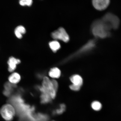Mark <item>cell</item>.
Listing matches in <instances>:
<instances>
[{
  "mask_svg": "<svg viewBox=\"0 0 121 121\" xmlns=\"http://www.w3.org/2000/svg\"><path fill=\"white\" fill-rule=\"evenodd\" d=\"M111 29L102 19L96 21L92 25V34L95 37L100 38H105L109 36Z\"/></svg>",
  "mask_w": 121,
  "mask_h": 121,
  "instance_id": "obj_1",
  "label": "cell"
},
{
  "mask_svg": "<svg viewBox=\"0 0 121 121\" xmlns=\"http://www.w3.org/2000/svg\"><path fill=\"white\" fill-rule=\"evenodd\" d=\"M16 112L14 107L9 104H6L3 106L0 110L1 116L7 121H11L16 114Z\"/></svg>",
  "mask_w": 121,
  "mask_h": 121,
  "instance_id": "obj_2",
  "label": "cell"
},
{
  "mask_svg": "<svg viewBox=\"0 0 121 121\" xmlns=\"http://www.w3.org/2000/svg\"><path fill=\"white\" fill-rule=\"evenodd\" d=\"M102 20L111 29H116L119 27L120 22L119 18L112 13H107L104 15Z\"/></svg>",
  "mask_w": 121,
  "mask_h": 121,
  "instance_id": "obj_3",
  "label": "cell"
},
{
  "mask_svg": "<svg viewBox=\"0 0 121 121\" xmlns=\"http://www.w3.org/2000/svg\"><path fill=\"white\" fill-rule=\"evenodd\" d=\"M42 86L52 99L55 98L56 96V92L54 89L51 80H50L48 77H44Z\"/></svg>",
  "mask_w": 121,
  "mask_h": 121,
  "instance_id": "obj_4",
  "label": "cell"
},
{
  "mask_svg": "<svg viewBox=\"0 0 121 121\" xmlns=\"http://www.w3.org/2000/svg\"><path fill=\"white\" fill-rule=\"evenodd\" d=\"M51 36L55 40H61L65 42H67L69 40V35L66 30L62 27H60L53 32L51 34Z\"/></svg>",
  "mask_w": 121,
  "mask_h": 121,
  "instance_id": "obj_5",
  "label": "cell"
},
{
  "mask_svg": "<svg viewBox=\"0 0 121 121\" xmlns=\"http://www.w3.org/2000/svg\"><path fill=\"white\" fill-rule=\"evenodd\" d=\"M92 2L95 9L101 11L108 7L110 4V0H92Z\"/></svg>",
  "mask_w": 121,
  "mask_h": 121,
  "instance_id": "obj_6",
  "label": "cell"
},
{
  "mask_svg": "<svg viewBox=\"0 0 121 121\" xmlns=\"http://www.w3.org/2000/svg\"><path fill=\"white\" fill-rule=\"evenodd\" d=\"M21 63V60L13 57H11L9 59L7 63L8 65V70L10 72H12L16 69L17 65Z\"/></svg>",
  "mask_w": 121,
  "mask_h": 121,
  "instance_id": "obj_7",
  "label": "cell"
},
{
  "mask_svg": "<svg viewBox=\"0 0 121 121\" xmlns=\"http://www.w3.org/2000/svg\"><path fill=\"white\" fill-rule=\"evenodd\" d=\"M70 80L73 84L80 86L82 85L83 79L79 75H75L70 77Z\"/></svg>",
  "mask_w": 121,
  "mask_h": 121,
  "instance_id": "obj_8",
  "label": "cell"
},
{
  "mask_svg": "<svg viewBox=\"0 0 121 121\" xmlns=\"http://www.w3.org/2000/svg\"><path fill=\"white\" fill-rule=\"evenodd\" d=\"M8 79L10 83L15 84L19 82L21 79V77L19 73H17L14 72L9 76Z\"/></svg>",
  "mask_w": 121,
  "mask_h": 121,
  "instance_id": "obj_9",
  "label": "cell"
},
{
  "mask_svg": "<svg viewBox=\"0 0 121 121\" xmlns=\"http://www.w3.org/2000/svg\"><path fill=\"white\" fill-rule=\"evenodd\" d=\"M26 32V30L24 26H19L16 27L14 31V33L17 37L18 39H21L23 35Z\"/></svg>",
  "mask_w": 121,
  "mask_h": 121,
  "instance_id": "obj_10",
  "label": "cell"
},
{
  "mask_svg": "<svg viewBox=\"0 0 121 121\" xmlns=\"http://www.w3.org/2000/svg\"><path fill=\"white\" fill-rule=\"evenodd\" d=\"M61 72L59 69L57 67L52 68L49 71V75L51 78H58L60 76Z\"/></svg>",
  "mask_w": 121,
  "mask_h": 121,
  "instance_id": "obj_11",
  "label": "cell"
},
{
  "mask_svg": "<svg viewBox=\"0 0 121 121\" xmlns=\"http://www.w3.org/2000/svg\"><path fill=\"white\" fill-rule=\"evenodd\" d=\"M52 99L46 92L41 93L40 96L41 102L42 104H45L50 102Z\"/></svg>",
  "mask_w": 121,
  "mask_h": 121,
  "instance_id": "obj_12",
  "label": "cell"
},
{
  "mask_svg": "<svg viewBox=\"0 0 121 121\" xmlns=\"http://www.w3.org/2000/svg\"><path fill=\"white\" fill-rule=\"evenodd\" d=\"M50 48L54 52H56L60 49V45L59 42L56 40L53 41L49 43Z\"/></svg>",
  "mask_w": 121,
  "mask_h": 121,
  "instance_id": "obj_13",
  "label": "cell"
},
{
  "mask_svg": "<svg viewBox=\"0 0 121 121\" xmlns=\"http://www.w3.org/2000/svg\"><path fill=\"white\" fill-rule=\"evenodd\" d=\"M66 109V106L64 104H60L59 108L54 110L53 113L54 115H59L63 113Z\"/></svg>",
  "mask_w": 121,
  "mask_h": 121,
  "instance_id": "obj_14",
  "label": "cell"
},
{
  "mask_svg": "<svg viewBox=\"0 0 121 121\" xmlns=\"http://www.w3.org/2000/svg\"><path fill=\"white\" fill-rule=\"evenodd\" d=\"M91 106L93 110L96 111H99L102 108V104L98 101H95L92 102Z\"/></svg>",
  "mask_w": 121,
  "mask_h": 121,
  "instance_id": "obj_15",
  "label": "cell"
},
{
  "mask_svg": "<svg viewBox=\"0 0 121 121\" xmlns=\"http://www.w3.org/2000/svg\"><path fill=\"white\" fill-rule=\"evenodd\" d=\"M33 3L32 0H19V3L22 6H30Z\"/></svg>",
  "mask_w": 121,
  "mask_h": 121,
  "instance_id": "obj_16",
  "label": "cell"
},
{
  "mask_svg": "<svg viewBox=\"0 0 121 121\" xmlns=\"http://www.w3.org/2000/svg\"><path fill=\"white\" fill-rule=\"evenodd\" d=\"M51 82L52 83L53 86L54 88V90H55L56 92H57L58 90V82L55 80L52 79L51 80Z\"/></svg>",
  "mask_w": 121,
  "mask_h": 121,
  "instance_id": "obj_17",
  "label": "cell"
},
{
  "mask_svg": "<svg viewBox=\"0 0 121 121\" xmlns=\"http://www.w3.org/2000/svg\"><path fill=\"white\" fill-rule=\"evenodd\" d=\"M69 88L72 90L77 91L80 90L81 86L72 84L69 86Z\"/></svg>",
  "mask_w": 121,
  "mask_h": 121,
  "instance_id": "obj_18",
  "label": "cell"
}]
</instances>
